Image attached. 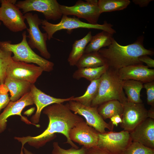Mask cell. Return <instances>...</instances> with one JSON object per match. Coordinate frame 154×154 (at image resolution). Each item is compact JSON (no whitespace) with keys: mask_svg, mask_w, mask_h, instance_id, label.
I'll use <instances>...</instances> for the list:
<instances>
[{"mask_svg":"<svg viewBox=\"0 0 154 154\" xmlns=\"http://www.w3.org/2000/svg\"><path fill=\"white\" fill-rule=\"evenodd\" d=\"M43 112L49 119L47 128L37 136L15 137L14 139L21 143L22 147L27 143L31 146L39 148L54 139L56 136L55 133H60L66 137V143L69 144L72 147L79 149L70 139L69 132L78 123L83 121V119L73 113L66 104L64 105L62 103H55L49 105L44 109Z\"/></svg>","mask_w":154,"mask_h":154,"instance_id":"cell-1","label":"cell"},{"mask_svg":"<svg viewBox=\"0 0 154 154\" xmlns=\"http://www.w3.org/2000/svg\"><path fill=\"white\" fill-rule=\"evenodd\" d=\"M143 39L141 36L133 43L123 46L113 38L108 48H102L98 52L105 59L109 67L117 70L130 65L143 64L139 60V57L154 54L153 51L144 47Z\"/></svg>","mask_w":154,"mask_h":154,"instance_id":"cell-2","label":"cell"},{"mask_svg":"<svg viewBox=\"0 0 154 154\" xmlns=\"http://www.w3.org/2000/svg\"><path fill=\"white\" fill-rule=\"evenodd\" d=\"M98 94L90 106H98L107 101L116 100L123 104L127 101L117 70L109 67L100 78Z\"/></svg>","mask_w":154,"mask_h":154,"instance_id":"cell-3","label":"cell"},{"mask_svg":"<svg viewBox=\"0 0 154 154\" xmlns=\"http://www.w3.org/2000/svg\"><path fill=\"white\" fill-rule=\"evenodd\" d=\"M22 39L19 43L12 44L10 41H0V47L2 50L11 52L14 54L12 58L15 61L27 63H34L40 67L43 71L50 72L53 69L54 63L36 53L29 45L26 32L22 34Z\"/></svg>","mask_w":154,"mask_h":154,"instance_id":"cell-4","label":"cell"},{"mask_svg":"<svg viewBox=\"0 0 154 154\" xmlns=\"http://www.w3.org/2000/svg\"><path fill=\"white\" fill-rule=\"evenodd\" d=\"M41 25V27L47 35L49 40L53 38V35L56 32L63 29L71 30L83 28L100 30L112 34L116 33V30L112 28V25L106 21L102 24H92L82 22L78 18L64 15H62L60 21L58 23L52 24L44 19L42 20Z\"/></svg>","mask_w":154,"mask_h":154,"instance_id":"cell-5","label":"cell"},{"mask_svg":"<svg viewBox=\"0 0 154 154\" xmlns=\"http://www.w3.org/2000/svg\"><path fill=\"white\" fill-rule=\"evenodd\" d=\"M24 16L29 26L27 30L28 33L27 37L29 39L28 43L31 48L37 49L41 55L46 59H49L51 55L48 50L46 41L47 35L40 31L39 25H41L42 20L37 14H33L28 12Z\"/></svg>","mask_w":154,"mask_h":154,"instance_id":"cell-6","label":"cell"},{"mask_svg":"<svg viewBox=\"0 0 154 154\" xmlns=\"http://www.w3.org/2000/svg\"><path fill=\"white\" fill-rule=\"evenodd\" d=\"M16 0H0V21L10 31L17 32L27 28L24 15L15 4Z\"/></svg>","mask_w":154,"mask_h":154,"instance_id":"cell-7","label":"cell"},{"mask_svg":"<svg viewBox=\"0 0 154 154\" xmlns=\"http://www.w3.org/2000/svg\"><path fill=\"white\" fill-rule=\"evenodd\" d=\"M15 5L23 14L32 11L41 13L47 21L58 20L63 15L56 0H25L17 1Z\"/></svg>","mask_w":154,"mask_h":154,"instance_id":"cell-8","label":"cell"},{"mask_svg":"<svg viewBox=\"0 0 154 154\" xmlns=\"http://www.w3.org/2000/svg\"><path fill=\"white\" fill-rule=\"evenodd\" d=\"M129 132L124 130L98 133L97 146L111 154H123L132 142Z\"/></svg>","mask_w":154,"mask_h":154,"instance_id":"cell-9","label":"cell"},{"mask_svg":"<svg viewBox=\"0 0 154 154\" xmlns=\"http://www.w3.org/2000/svg\"><path fill=\"white\" fill-rule=\"evenodd\" d=\"M60 9L63 15L75 16L78 19H84L92 24H98L101 14L97 0H79L72 6L60 5Z\"/></svg>","mask_w":154,"mask_h":154,"instance_id":"cell-10","label":"cell"},{"mask_svg":"<svg viewBox=\"0 0 154 154\" xmlns=\"http://www.w3.org/2000/svg\"><path fill=\"white\" fill-rule=\"evenodd\" d=\"M66 104L74 114L83 116L86 120L87 124L94 128L98 133L106 132V129L112 131L113 125L104 121L98 112V106H86L78 102L72 100L68 101Z\"/></svg>","mask_w":154,"mask_h":154,"instance_id":"cell-11","label":"cell"},{"mask_svg":"<svg viewBox=\"0 0 154 154\" xmlns=\"http://www.w3.org/2000/svg\"><path fill=\"white\" fill-rule=\"evenodd\" d=\"M43 71L38 66L12 59L7 67L6 78L34 84Z\"/></svg>","mask_w":154,"mask_h":154,"instance_id":"cell-12","label":"cell"},{"mask_svg":"<svg viewBox=\"0 0 154 154\" xmlns=\"http://www.w3.org/2000/svg\"><path fill=\"white\" fill-rule=\"evenodd\" d=\"M122 121L120 123L123 130L129 132L148 117V110L143 103L126 102L123 104Z\"/></svg>","mask_w":154,"mask_h":154,"instance_id":"cell-13","label":"cell"},{"mask_svg":"<svg viewBox=\"0 0 154 154\" xmlns=\"http://www.w3.org/2000/svg\"><path fill=\"white\" fill-rule=\"evenodd\" d=\"M98 132L84 120L78 123L69 132L70 139L86 149L97 146Z\"/></svg>","mask_w":154,"mask_h":154,"instance_id":"cell-14","label":"cell"},{"mask_svg":"<svg viewBox=\"0 0 154 154\" xmlns=\"http://www.w3.org/2000/svg\"><path fill=\"white\" fill-rule=\"evenodd\" d=\"M34 104L30 91L17 101H10L3 112L0 114V133L6 129L7 119L12 116L19 115L21 116V120L27 124L35 125L28 120L27 117L23 116L21 114L22 110L25 107Z\"/></svg>","mask_w":154,"mask_h":154,"instance_id":"cell-15","label":"cell"},{"mask_svg":"<svg viewBox=\"0 0 154 154\" xmlns=\"http://www.w3.org/2000/svg\"><path fill=\"white\" fill-rule=\"evenodd\" d=\"M30 92L32 95L33 102L37 107L35 114L31 119V122L37 127V125L39 121L42 111L46 107L55 103H62L71 100L74 96L66 98H55L47 95L38 88L34 84H31Z\"/></svg>","mask_w":154,"mask_h":154,"instance_id":"cell-16","label":"cell"},{"mask_svg":"<svg viewBox=\"0 0 154 154\" xmlns=\"http://www.w3.org/2000/svg\"><path fill=\"white\" fill-rule=\"evenodd\" d=\"M143 64L130 65L117 70L122 80H133L145 83L154 81V69H150Z\"/></svg>","mask_w":154,"mask_h":154,"instance_id":"cell-17","label":"cell"},{"mask_svg":"<svg viewBox=\"0 0 154 154\" xmlns=\"http://www.w3.org/2000/svg\"><path fill=\"white\" fill-rule=\"evenodd\" d=\"M132 141L154 149V120L148 117L129 132Z\"/></svg>","mask_w":154,"mask_h":154,"instance_id":"cell-18","label":"cell"},{"mask_svg":"<svg viewBox=\"0 0 154 154\" xmlns=\"http://www.w3.org/2000/svg\"><path fill=\"white\" fill-rule=\"evenodd\" d=\"M31 84L28 82L6 78L4 85L10 92V101L15 102L30 92Z\"/></svg>","mask_w":154,"mask_h":154,"instance_id":"cell-19","label":"cell"},{"mask_svg":"<svg viewBox=\"0 0 154 154\" xmlns=\"http://www.w3.org/2000/svg\"><path fill=\"white\" fill-rule=\"evenodd\" d=\"M113 34L102 31L94 36L85 49L84 54L97 52L103 47L108 46L112 43Z\"/></svg>","mask_w":154,"mask_h":154,"instance_id":"cell-20","label":"cell"},{"mask_svg":"<svg viewBox=\"0 0 154 154\" xmlns=\"http://www.w3.org/2000/svg\"><path fill=\"white\" fill-rule=\"evenodd\" d=\"M92 36L91 32L89 31L82 38L74 42L68 58V61L70 66H75L84 55L86 47Z\"/></svg>","mask_w":154,"mask_h":154,"instance_id":"cell-21","label":"cell"},{"mask_svg":"<svg viewBox=\"0 0 154 154\" xmlns=\"http://www.w3.org/2000/svg\"><path fill=\"white\" fill-rule=\"evenodd\" d=\"M143 83L133 80H123L122 87L127 96V101L135 103H143L140 92L143 88Z\"/></svg>","mask_w":154,"mask_h":154,"instance_id":"cell-22","label":"cell"},{"mask_svg":"<svg viewBox=\"0 0 154 154\" xmlns=\"http://www.w3.org/2000/svg\"><path fill=\"white\" fill-rule=\"evenodd\" d=\"M97 110L104 120L110 119L116 115H119L122 117L123 104L117 100H110L100 105L98 107Z\"/></svg>","mask_w":154,"mask_h":154,"instance_id":"cell-23","label":"cell"},{"mask_svg":"<svg viewBox=\"0 0 154 154\" xmlns=\"http://www.w3.org/2000/svg\"><path fill=\"white\" fill-rule=\"evenodd\" d=\"M109 67L106 64L95 68H78L73 73L72 77L76 80L84 78L91 82L100 78Z\"/></svg>","mask_w":154,"mask_h":154,"instance_id":"cell-24","label":"cell"},{"mask_svg":"<svg viewBox=\"0 0 154 154\" xmlns=\"http://www.w3.org/2000/svg\"><path fill=\"white\" fill-rule=\"evenodd\" d=\"M106 64L105 59L97 52L84 54L75 66L79 68L97 67Z\"/></svg>","mask_w":154,"mask_h":154,"instance_id":"cell-25","label":"cell"},{"mask_svg":"<svg viewBox=\"0 0 154 154\" xmlns=\"http://www.w3.org/2000/svg\"><path fill=\"white\" fill-rule=\"evenodd\" d=\"M100 78L90 82V84L83 95L79 97H74L71 100L78 102L86 106H90L92 101L98 94Z\"/></svg>","mask_w":154,"mask_h":154,"instance_id":"cell-26","label":"cell"},{"mask_svg":"<svg viewBox=\"0 0 154 154\" xmlns=\"http://www.w3.org/2000/svg\"><path fill=\"white\" fill-rule=\"evenodd\" d=\"M130 3L129 0H99L98 5L101 13L125 9Z\"/></svg>","mask_w":154,"mask_h":154,"instance_id":"cell-27","label":"cell"},{"mask_svg":"<svg viewBox=\"0 0 154 154\" xmlns=\"http://www.w3.org/2000/svg\"><path fill=\"white\" fill-rule=\"evenodd\" d=\"M12 52L3 50L0 47V81L4 85L7 67L12 59Z\"/></svg>","mask_w":154,"mask_h":154,"instance_id":"cell-28","label":"cell"},{"mask_svg":"<svg viewBox=\"0 0 154 154\" xmlns=\"http://www.w3.org/2000/svg\"><path fill=\"white\" fill-rule=\"evenodd\" d=\"M123 154H154V149L139 143L132 141Z\"/></svg>","mask_w":154,"mask_h":154,"instance_id":"cell-29","label":"cell"},{"mask_svg":"<svg viewBox=\"0 0 154 154\" xmlns=\"http://www.w3.org/2000/svg\"><path fill=\"white\" fill-rule=\"evenodd\" d=\"M53 147L52 154H86L87 149L83 146L80 149H76L72 147L69 149H65L61 147L56 142L53 143Z\"/></svg>","mask_w":154,"mask_h":154,"instance_id":"cell-30","label":"cell"},{"mask_svg":"<svg viewBox=\"0 0 154 154\" xmlns=\"http://www.w3.org/2000/svg\"><path fill=\"white\" fill-rule=\"evenodd\" d=\"M8 90L4 85L0 86V113L1 110L5 108L10 101Z\"/></svg>","mask_w":154,"mask_h":154,"instance_id":"cell-31","label":"cell"},{"mask_svg":"<svg viewBox=\"0 0 154 154\" xmlns=\"http://www.w3.org/2000/svg\"><path fill=\"white\" fill-rule=\"evenodd\" d=\"M143 85L146 90L147 104L154 106V81L145 83Z\"/></svg>","mask_w":154,"mask_h":154,"instance_id":"cell-32","label":"cell"},{"mask_svg":"<svg viewBox=\"0 0 154 154\" xmlns=\"http://www.w3.org/2000/svg\"><path fill=\"white\" fill-rule=\"evenodd\" d=\"M86 154H111L105 150L98 146H96L87 149Z\"/></svg>","mask_w":154,"mask_h":154,"instance_id":"cell-33","label":"cell"},{"mask_svg":"<svg viewBox=\"0 0 154 154\" xmlns=\"http://www.w3.org/2000/svg\"><path fill=\"white\" fill-rule=\"evenodd\" d=\"M139 61L142 63H145L149 67H154V60L147 55H143L139 58Z\"/></svg>","mask_w":154,"mask_h":154,"instance_id":"cell-34","label":"cell"},{"mask_svg":"<svg viewBox=\"0 0 154 154\" xmlns=\"http://www.w3.org/2000/svg\"><path fill=\"white\" fill-rule=\"evenodd\" d=\"M111 121L112 125L117 126L118 124L121 123V117L119 115H116L110 118Z\"/></svg>","mask_w":154,"mask_h":154,"instance_id":"cell-35","label":"cell"},{"mask_svg":"<svg viewBox=\"0 0 154 154\" xmlns=\"http://www.w3.org/2000/svg\"><path fill=\"white\" fill-rule=\"evenodd\" d=\"M153 0H133V2L136 5H138L141 7H146Z\"/></svg>","mask_w":154,"mask_h":154,"instance_id":"cell-36","label":"cell"},{"mask_svg":"<svg viewBox=\"0 0 154 154\" xmlns=\"http://www.w3.org/2000/svg\"><path fill=\"white\" fill-rule=\"evenodd\" d=\"M148 117L154 118V106H151L150 109L148 110Z\"/></svg>","mask_w":154,"mask_h":154,"instance_id":"cell-37","label":"cell"},{"mask_svg":"<svg viewBox=\"0 0 154 154\" xmlns=\"http://www.w3.org/2000/svg\"><path fill=\"white\" fill-rule=\"evenodd\" d=\"M23 150V154H34L31 151H29L24 147L22 148Z\"/></svg>","mask_w":154,"mask_h":154,"instance_id":"cell-38","label":"cell"},{"mask_svg":"<svg viewBox=\"0 0 154 154\" xmlns=\"http://www.w3.org/2000/svg\"><path fill=\"white\" fill-rule=\"evenodd\" d=\"M19 154H23V149L21 148V150L20 153Z\"/></svg>","mask_w":154,"mask_h":154,"instance_id":"cell-39","label":"cell"},{"mask_svg":"<svg viewBox=\"0 0 154 154\" xmlns=\"http://www.w3.org/2000/svg\"><path fill=\"white\" fill-rule=\"evenodd\" d=\"M1 25V21H0V25Z\"/></svg>","mask_w":154,"mask_h":154,"instance_id":"cell-40","label":"cell"},{"mask_svg":"<svg viewBox=\"0 0 154 154\" xmlns=\"http://www.w3.org/2000/svg\"><path fill=\"white\" fill-rule=\"evenodd\" d=\"M1 85V83L0 81V86Z\"/></svg>","mask_w":154,"mask_h":154,"instance_id":"cell-41","label":"cell"}]
</instances>
